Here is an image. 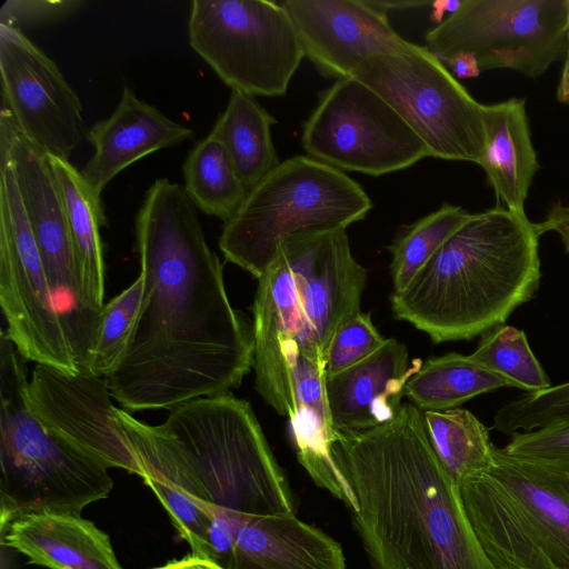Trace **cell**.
<instances>
[{
    "instance_id": "83f0119b",
    "label": "cell",
    "mask_w": 569,
    "mask_h": 569,
    "mask_svg": "<svg viewBox=\"0 0 569 569\" xmlns=\"http://www.w3.org/2000/svg\"><path fill=\"white\" fill-rule=\"evenodd\" d=\"M182 172L184 192L196 208L223 222L248 192L226 148L210 133L191 148Z\"/></svg>"
},
{
    "instance_id": "4fadbf2b",
    "label": "cell",
    "mask_w": 569,
    "mask_h": 569,
    "mask_svg": "<svg viewBox=\"0 0 569 569\" xmlns=\"http://www.w3.org/2000/svg\"><path fill=\"white\" fill-rule=\"evenodd\" d=\"M0 306L7 337L36 365L81 372L9 162L0 157Z\"/></svg>"
},
{
    "instance_id": "836d02e7",
    "label": "cell",
    "mask_w": 569,
    "mask_h": 569,
    "mask_svg": "<svg viewBox=\"0 0 569 569\" xmlns=\"http://www.w3.org/2000/svg\"><path fill=\"white\" fill-rule=\"evenodd\" d=\"M385 340L370 315L360 311L335 333L327 352L326 376L340 372L362 361Z\"/></svg>"
},
{
    "instance_id": "e575fe53",
    "label": "cell",
    "mask_w": 569,
    "mask_h": 569,
    "mask_svg": "<svg viewBox=\"0 0 569 569\" xmlns=\"http://www.w3.org/2000/svg\"><path fill=\"white\" fill-rule=\"evenodd\" d=\"M502 449L518 458L569 463V418L515 433Z\"/></svg>"
},
{
    "instance_id": "484cf974",
    "label": "cell",
    "mask_w": 569,
    "mask_h": 569,
    "mask_svg": "<svg viewBox=\"0 0 569 569\" xmlns=\"http://www.w3.org/2000/svg\"><path fill=\"white\" fill-rule=\"evenodd\" d=\"M276 122L254 96L231 90L210 131L226 148L247 191L280 164L271 138Z\"/></svg>"
},
{
    "instance_id": "6da1fadb",
    "label": "cell",
    "mask_w": 569,
    "mask_h": 569,
    "mask_svg": "<svg viewBox=\"0 0 569 569\" xmlns=\"http://www.w3.org/2000/svg\"><path fill=\"white\" fill-rule=\"evenodd\" d=\"M142 297L126 352L104 377L126 409H171L230 392L252 367L253 333L227 296L183 186L157 179L134 219Z\"/></svg>"
},
{
    "instance_id": "8fae6325",
    "label": "cell",
    "mask_w": 569,
    "mask_h": 569,
    "mask_svg": "<svg viewBox=\"0 0 569 569\" xmlns=\"http://www.w3.org/2000/svg\"><path fill=\"white\" fill-rule=\"evenodd\" d=\"M568 0H461L426 34L443 63L472 54L481 71L510 69L541 77L567 50Z\"/></svg>"
},
{
    "instance_id": "2e32d148",
    "label": "cell",
    "mask_w": 569,
    "mask_h": 569,
    "mask_svg": "<svg viewBox=\"0 0 569 569\" xmlns=\"http://www.w3.org/2000/svg\"><path fill=\"white\" fill-rule=\"evenodd\" d=\"M252 311L256 390L279 415L291 418L298 406L290 372L281 356V345L297 342L306 358L325 369L327 360L305 319L281 248H278L272 262L258 279Z\"/></svg>"
},
{
    "instance_id": "9a60e30c",
    "label": "cell",
    "mask_w": 569,
    "mask_h": 569,
    "mask_svg": "<svg viewBox=\"0 0 569 569\" xmlns=\"http://www.w3.org/2000/svg\"><path fill=\"white\" fill-rule=\"evenodd\" d=\"M1 107L47 154L69 160L83 138L80 99L60 69L19 30L0 24Z\"/></svg>"
},
{
    "instance_id": "4316f807",
    "label": "cell",
    "mask_w": 569,
    "mask_h": 569,
    "mask_svg": "<svg viewBox=\"0 0 569 569\" xmlns=\"http://www.w3.org/2000/svg\"><path fill=\"white\" fill-rule=\"evenodd\" d=\"M500 388L511 385L470 356L451 352L423 361L407 382L405 397L422 411H440Z\"/></svg>"
},
{
    "instance_id": "3957f363",
    "label": "cell",
    "mask_w": 569,
    "mask_h": 569,
    "mask_svg": "<svg viewBox=\"0 0 569 569\" xmlns=\"http://www.w3.org/2000/svg\"><path fill=\"white\" fill-rule=\"evenodd\" d=\"M539 237L526 213L500 206L471 213L409 286L391 293L393 316L435 343L502 326L539 288Z\"/></svg>"
},
{
    "instance_id": "7c38bea8",
    "label": "cell",
    "mask_w": 569,
    "mask_h": 569,
    "mask_svg": "<svg viewBox=\"0 0 569 569\" xmlns=\"http://www.w3.org/2000/svg\"><path fill=\"white\" fill-rule=\"evenodd\" d=\"M301 143L316 160L370 176L399 171L430 157L407 121L353 76L337 79L319 93L303 123Z\"/></svg>"
},
{
    "instance_id": "ac0fdd59",
    "label": "cell",
    "mask_w": 569,
    "mask_h": 569,
    "mask_svg": "<svg viewBox=\"0 0 569 569\" xmlns=\"http://www.w3.org/2000/svg\"><path fill=\"white\" fill-rule=\"evenodd\" d=\"M305 57L327 78H345L370 58L398 52L409 41L366 0H283Z\"/></svg>"
},
{
    "instance_id": "603a6c76",
    "label": "cell",
    "mask_w": 569,
    "mask_h": 569,
    "mask_svg": "<svg viewBox=\"0 0 569 569\" xmlns=\"http://www.w3.org/2000/svg\"><path fill=\"white\" fill-rule=\"evenodd\" d=\"M229 569H346L341 546L291 515H242Z\"/></svg>"
},
{
    "instance_id": "52a82bcc",
    "label": "cell",
    "mask_w": 569,
    "mask_h": 569,
    "mask_svg": "<svg viewBox=\"0 0 569 569\" xmlns=\"http://www.w3.org/2000/svg\"><path fill=\"white\" fill-rule=\"evenodd\" d=\"M458 489L498 569H569V499L526 459L496 447L491 465Z\"/></svg>"
},
{
    "instance_id": "74e56055",
    "label": "cell",
    "mask_w": 569,
    "mask_h": 569,
    "mask_svg": "<svg viewBox=\"0 0 569 569\" xmlns=\"http://www.w3.org/2000/svg\"><path fill=\"white\" fill-rule=\"evenodd\" d=\"M536 228L539 236L550 231L557 233L569 253V204L560 201L551 203L545 219L536 222Z\"/></svg>"
},
{
    "instance_id": "30bf717a",
    "label": "cell",
    "mask_w": 569,
    "mask_h": 569,
    "mask_svg": "<svg viewBox=\"0 0 569 569\" xmlns=\"http://www.w3.org/2000/svg\"><path fill=\"white\" fill-rule=\"evenodd\" d=\"M0 157L12 168L48 282L63 312L69 345L80 371L90 370L100 312L86 302L64 201L48 154L0 110Z\"/></svg>"
},
{
    "instance_id": "277c9868",
    "label": "cell",
    "mask_w": 569,
    "mask_h": 569,
    "mask_svg": "<svg viewBox=\"0 0 569 569\" xmlns=\"http://www.w3.org/2000/svg\"><path fill=\"white\" fill-rule=\"evenodd\" d=\"M211 505L247 515L295 513L293 497L247 400L231 392L169 409L159 425Z\"/></svg>"
},
{
    "instance_id": "d4e9b609",
    "label": "cell",
    "mask_w": 569,
    "mask_h": 569,
    "mask_svg": "<svg viewBox=\"0 0 569 569\" xmlns=\"http://www.w3.org/2000/svg\"><path fill=\"white\" fill-rule=\"evenodd\" d=\"M48 157L64 201L87 306L93 311H101L106 267L100 230L107 221L101 197L92 191L80 170L69 160Z\"/></svg>"
},
{
    "instance_id": "60d3db41",
    "label": "cell",
    "mask_w": 569,
    "mask_h": 569,
    "mask_svg": "<svg viewBox=\"0 0 569 569\" xmlns=\"http://www.w3.org/2000/svg\"><path fill=\"white\" fill-rule=\"evenodd\" d=\"M153 569H222L212 561L199 558L194 555H188L181 559H174L163 566Z\"/></svg>"
},
{
    "instance_id": "ffe728a7",
    "label": "cell",
    "mask_w": 569,
    "mask_h": 569,
    "mask_svg": "<svg viewBox=\"0 0 569 569\" xmlns=\"http://www.w3.org/2000/svg\"><path fill=\"white\" fill-rule=\"evenodd\" d=\"M116 415L140 460L142 479L163 505L192 555L208 560V531L214 506L206 490L159 425L140 421L120 408H116Z\"/></svg>"
},
{
    "instance_id": "5b68a950",
    "label": "cell",
    "mask_w": 569,
    "mask_h": 569,
    "mask_svg": "<svg viewBox=\"0 0 569 569\" xmlns=\"http://www.w3.org/2000/svg\"><path fill=\"white\" fill-rule=\"evenodd\" d=\"M26 359L0 333V526L32 510L80 516L108 498V468L50 435L31 413Z\"/></svg>"
},
{
    "instance_id": "d6986e66",
    "label": "cell",
    "mask_w": 569,
    "mask_h": 569,
    "mask_svg": "<svg viewBox=\"0 0 569 569\" xmlns=\"http://www.w3.org/2000/svg\"><path fill=\"white\" fill-rule=\"evenodd\" d=\"M407 347L388 338L369 357L340 372L326 376L333 431L357 432L383 425L401 408L407 382L422 366H408Z\"/></svg>"
},
{
    "instance_id": "7402d4cb",
    "label": "cell",
    "mask_w": 569,
    "mask_h": 569,
    "mask_svg": "<svg viewBox=\"0 0 569 569\" xmlns=\"http://www.w3.org/2000/svg\"><path fill=\"white\" fill-rule=\"evenodd\" d=\"M2 543L49 569H123L109 536L78 515L20 513L0 526Z\"/></svg>"
},
{
    "instance_id": "ee69618b",
    "label": "cell",
    "mask_w": 569,
    "mask_h": 569,
    "mask_svg": "<svg viewBox=\"0 0 569 569\" xmlns=\"http://www.w3.org/2000/svg\"><path fill=\"white\" fill-rule=\"evenodd\" d=\"M460 3L461 0H438L431 2L432 12L430 19L440 24L443 21V14L446 12H449V16L452 14L459 8Z\"/></svg>"
},
{
    "instance_id": "e0dca14e",
    "label": "cell",
    "mask_w": 569,
    "mask_h": 569,
    "mask_svg": "<svg viewBox=\"0 0 569 569\" xmlns=\"http://www.w3.org/2000/svg\"><path fill=\"white\" fill-rule=\"evenodd\" d=\"M279 248L290 267L305 319L327 360L337 330L361 311L367 269L353 258L345 229L295 236Z\"/></svg>"
},
{
    "instance_id": "d590c367",
    "label": "cell",
    "mask_w": 569,
    "mask_h": 569,
    "mask_svg": "<svg viewBox=\"0 0 569 569\" xmlns=\"http://www.w3.org/2000/svg\"><path fill=\"white\" fill-rule=\"evenodd\" d=\"M84 4L83 0H6L0 8V24L22 31L69 17Z\"/></svg>"
},
{
    "instance_id": "f1b7e54d",
    "label": "cell",
    "mask_w": 569,
    "mask_h": 569,
    "mask_svg": "<svg viewBox=\"0 0 569 569\" xmlns=\"http://www.w3.org/2000/svg\"><path fill=\"white\" fill-rule=\"evenodd\" d=\"M423 416L430 442L457 485L491 465L496 446L488 429L469 410H428Z\"/></svg>"
},
{
    "instance_id": "ba28073f",
    "label": "cell",
    "mask_w": 569,
    "mask_h": 569,
    "mask_svg": "<svg viewBox=\"0 0 569 569\" xmlns=\"http://www.w3.org/2000/svg\"><path fill=\"white\" fill-rule=\"evenodd\" d=\"M188 40L231 90L254 97L286 94L305 57L280 1L193 0Z\"/></svg>"
},
{
    "instance_id": "7bdbcfd3",
    "label": "cell",
    "mask_w": 569,
    "mask_h": 569,
    "mask_svg": "<svg viewBox=\"0 0 569 569\" xmlns=\"http://www.w3.org/2000/svg\"><path fill=\"white\" fill-rule=\"evenodd\" d=\"M567 50L560 81L557 89V100L569 104V0H568V22H567Z\"/></svg>"
},
{
    "instance_id": "9c48e42d",
    "label": "cell",
    "mask_w": 569,
    "mask_h": 569,
    "mask_svg": "<svg viewBox=\"0 0 569 569\" xmlns=\"http://www.w3.org/2000/svg\"><path fill=\"white\" fill-rule=\"evenodd\" d=\"M416 131L430 157L480 164L486 132L482 104L427 47L368 59L352 73Z\"/></svg>"
},
{
    "instance_id": "f546056e",
    "label": "cell",
    "mask_w": 569,
    "mask_h": 569,
    "mask_svg": "<svg viewBox=\"0 0 569 569\" xmlns=\"http://www.w3.org/2000/svg\"><path fill=\"white\" fill-rule=\"evenodd\" d=\"M471 213L461 206L443 203L436 211L406 226L388 247L393 293L405 290L443 242Z\"/></svg>"
},
{
    "instance_id": "ab89813d",
    "label": "cell",
    "mask_w": 569,
    "mask_h": 569,
    "mask_svg": "<svg viewBox=\"0 0 569 569\" xmlns=\"http://www.w3.org/2000/svg\"><path fill=\"white\" fill-rule=\"evenodd\" d=\"M446 63L458 79L476 78L481 73L476 58L467 52L457 53Z\"/></svg>"
},
{
    "instance_id": "f35d334b",
    "label": "cell",
    "mask_w": 569,
    "mask_h": 569,
    "mask_svg": "<svg viewBox=\"0 0 569 569\" xmlns=\"http://www.w3.org/2000/svg\"><path fill=\"white\" fill-rule=\"evenodd\" d=\"M525 459V458H522ZM549 483L569 499V463L526 459Z\"/></svg>"
},
{
    "instance_id": "b9f144b4",
    "label": "cell",
    "mask_w": 569,
    "mask_h": 569,
    "mask_svg": "<svg viewBox=\"0 0 569 569\" xmlns=\"http://www.w3.org/2000/svg\"><path fill=\"white\" fill-rule=\"evenodd\" d=\"M368 4H370L376 10L386 13L387 11H396V10H407V9H415L419 7H423L427 4H431V2L428 1H409V0H366Z\"/></svg>"
},
{
    "instance_id": "1f68e13d",
    "label": "cell",
    "mask_w": 569,
    "mask_h": 569,
    "mask_svg": "<svg viewBox=\"0 0 569 569\" xmlns=\"http://www.w3.org/2000/svg\"><path fill=\"white\" fill-rule=\"evenodd\" d=\"M142 297L138 277L128 288L103 305L90 362V372L104 378L122 359L131 338Z\"/></svg>"
},
{
    "instance_id": "5bb4252c",
    "label": "cell",
    "mask_w": 569,
    "mask_h": 569,
    "mask_svg": "<svg viewBox=\"0 0 569 569\" xmlns=\"http://www.w3.org/2000/svg\"><path fill=\"white\" fill-rule=\"evenodd\" d=\"M104 378L36 365L28 407L54 438L106 468L143 477L140 460L116 415Z\"/></svg>"
},
{
    "instance_id": "cb8c5ba5",
    "label": "cell",
    "mask_w": 569,
    "mask_h": 569,
    "mask_svg": "<svg viewBox=\"0 0 569 569\" xmlns=\"http://www.w3.org/2000/svg\"><path fill=\"white\" fill-rule=\"evenodd\" d=\"M486 144L480 161L497 206L526 213L525 203L540 169L526 111V99L482 104Z\"/></svg>"
},
{
    "instance_id": "8d00e7d4",
    "label": "cell",
    "mask_w": 569,
    "mask_h": 569,
    "mask_svg": "<svg viewBox=\"0 0 569 569\" xmlns=\"http://www.w3.org/2000/svg\"><path fill=\"white\" fill-rule=\"evenodd\" d=\"M241 512L213 507L208 531V560L222 569H229L237 533L242 519Z\"/></svg>"
},
{
    "instance_id": "7a4b0ae2",
    "label": "cell",
    "mask_w": 569,
    "mask_h": 569,
    "mask_svg": "<svg viewBox=\"0 0 569 569\" xmlns=\"http://www.w3.org/2000/svg\"><path fill=\"white\" fill-rule=\"evenodd\" d=\"M331 452L355 495L350 512L370 569H498L413 403L375 428L333 431Z\"/></svg>"
},
{
    "instance_id": "44dd1931",
    "label": "cell",
    "mask_w": 569,
    "mask_h": 569,
    "mask_svg": "<svg viewBox=\"0 0 569 569\" xmlns=\"http://www.w3.org/2000/svg\"><path fill=\"white\" fill-rule=\"evenodd\" d=\"M194 132L158 108L139 99L124 86L113 112L84 133L93 154L80 170L92 191L101 197L107 184L123 169L161 149L192 139Z\"/></svg>"
},
{
    "instance_id": "8992f818",
    "label": "cell",
    "mask_w": 569,
    "mask_h": 569,
    "mask_svg": "<svg viewBox=\"0 0 569 569\" xmlns=\"http://www.w3.org/2000/svg\"><path fill=\"white\" fill-rule=\"evenodd\" d=\"M372 208L363 188L343 171L295 156L251 188L223 222L219 248L227 261L260 279L288 239L345 229Z\"/></svg>"
},
{
    "instance_id": "d6a6232c",
    "label": "cell",
    "mask_w": 569,
    "mask_h": 569,
    "mask_svg": "<svg viewBox=\"0 0 569 569\" xmlns=\"http://www.w3.org/2000/svg\"><path fill=\"white\" fill-rule=\"evenodd\" d=\"M569 418V381L506 402L493 417V429L512 436Z\"/></svg>"
},
{
    "instance_id": "4dcf8cb0",
    "label": "cell",
    "mask_w": 569,
    "mask_h": 569,
    "mask_svg": "<svg viewBox=\"0 0 569 569\" xmlns=\"http://www.w3.org/2000/svg\"><path fill=\"white\" fill-rule=\"evenodd\" d=\"M470 357L526 393L551 387L526 333L513 326L502 325L482 335Z\"/></svg>"
}]
</instances>
